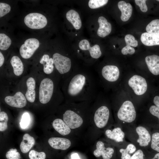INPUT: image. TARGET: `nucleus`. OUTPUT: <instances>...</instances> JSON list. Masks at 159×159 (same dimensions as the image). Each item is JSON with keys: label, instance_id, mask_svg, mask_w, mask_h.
Masks as SVG:
<instances>
[{"label": "nucleus", "instance_id": "f257e3e1", "mask_svg": "<svg viewBox=\"0 0 159 159\" xmlns=\"http://www.w3.org/2000/svg\"><path fill=\"white\" fill-rule=\"evenodd\" d=\"M125 138L138 148L148 150L150 143L152 133L150 128L136 123L123 126Z\"/></svg>", "mask_w": 159, "mask_h": 159}, {"label": "nucleus", "instance_id": "f03ea898", "mask_svg": "<svg viewBox=\"0 0 159 159\" xmlns=\"http://www.w3.org/2000/svg\"><path fill=\"white\" fill-rule=\"evenodd\" d=\"M137 118V112L133 103L130 100H126L118 110L115 123L122 127L136 123Z\"/></svg>", "mask_w": 159, "mask_h": 159}, {"label": "nucleus", "instance_id": "7ed1b4c3", "mask_svg": "<svg viewBox=\"0 0 159 159\" xmlns=\"http://www.w3.org/2000/svg\"><path fill=\"white\" fill-rule=\"evenodd\" d=\"M93 154L101 159H117L115 146L106 139L97 142Z\"/></svg>", "mask_w": 159, "mask_h": 159}, {"label": "nucleus", "instance_id": "20e7f679", "mask_svg": "<svg viewBox=\"0 0 159 159\" xmlns=\"http://www.w3.org/2000/svg\"><path fill=\"white\" fill-rule=\"evenodd\" d=\"M104 132L106 140L114 145H120L126 141L122 126L116 123L106 129Z\"/></svg>", "mask_w": 159, "mask_h": 159}, {"label": "nucleus", "instance_id": "39448f33", "mask_svg": "<svg viewBox=\"0 0 159 159\" xmlns=\"http://www.w3.org/2000/svg\"><path fill=\"white\" fill-rule=\"evenodd\" d=\"M94 120L97 127L103 130L104 131L114 123L111 118L110 110L105 105H102L96 110L94 114Z\"/></svg>", "mask_w": 159, "mask_h": 159}, {"label": "nucleus", "instance_id": "423d86ee", "mask_svg": "<svg viewBox=\"0 0 159 159\" xmlns=\"http://www.w3.org/2000/svg\"><path fill=\"white\" fill-rule=\"evenodd\" d=\"M87 79L83 74H78L72 77L69 84L67 92L70 96L79 95L84 90L86 85Z\"/></svg>", "mask_w": 159, "mask_h": 159}, {"label": "nucleus", "instance_id": "0eeeda50", "mask_svg": "<svg viewBox=\"0 0 159 159\" xmlns=\"http://www.w3.org/2000/svg\"><path fill=\"white\" fill-rule=\"evenodd\" d=\"M24 22L26 25L32 29H40L47 25V21L43 14L37 13H32L27 15L24 18Z\"/></svg>", "mask_w": 159, "mask_h": 159}, {"label": "nucleus", "instance_id": "6e6552de", "mask_svg": "<svg viewBox=\"0 0 159 159\" xmlns=\"http://www.w3.org/2000/svg\"><path fill=\"white\" fill-rule=\"evenodd\" d=\"M54 90V84L49 78L43 79L41 82L39 90V99L43 104L49 102L52 96Z\"/></svg>", "mask_w": 159, "mask_h": 159}, {"label": "nucleus", "instance_id": "1a4fd4ad", "mask_svg": "<svg viewBox=\"0 0 159 159\" xmlns=\"http://www.w3.org/2000/svg\"><path fill=\"white\" fill-rule=\"evenodd\" d=\"M114 145L117 159H130L138 148L132 143L127 141L121 144Z\"/></svg>", "mask_w": 159, "mask_h": 159}, {"label": "nucleus", "instance_id": "9d476101", "mask_svg": "<svg viewBox=\"0 0 159 159\" xmlns=\"http://www.w3.org/2000/svg\"><path fill=\"white\" fill-rule=\"evenodd\" d=\"M39 46V42L37 39L30 38L27 39L20 48V54L24 59L29 58L32 56Z\"/></svg>", "mask_w": 159, "mask_h": 159}, {"label": "nucleus", "instance_id": "9b49d317", "mask_svg": "<svg viewBox=\"0 0 159 159\" xmlns=\"http://www.w3.org/2000/svg\"><path fill=\"white\" fill-rule=\"evenodd\" d=\"M53 59L56 69L61 74L68 72L71 67L70 58L57 53L54 54Z\"/></svg>", "mask_w": 159, "mask_h": 159}, {"label": "nucleus", "instance_id": "f8f14e48", "mask_svg": "<svg viewBox=\"0 0 159 159\" xmlns=\"http://www.w3.org/2000/svg\"><path fill=\"white\" fill-rule=\"evenodd\" d=\"M128 84L137 95L144 94L147 89V84L145 79L137 75L131 77L128 81Z\"/></svg>", "mask_w": 159, "mask_h": 159}, {"label": "nucleus", "instance_id": "ddd939ff", "mask_svg": "<svg viewBox=\"0 0 159 159\" xmlns=\"http://www.w3.org/2000/svg\"><path fill=\"white\" fill-rule=\"evenodd\" d=\"M63 120L71 129H75L81 126L83 123L82 117L72 110H66L63 115Z\"/></svg>", "mask_w": 159, "mask_h": 159}, {"label": "nucleus", "instance_id": "4468645a", "mask_svg": "<svg viewBox=\"0 0 159 159\" xmlns=\"http://www.w3.org/2000/svg\"><path fill=\"white\" fill-rule=\"evenodd\" d=\"M4 101L9 105L18 108L24 107L27 103L26 98L20 92H16L14 96H6L4 98Z\"/></svg>", "mask_w": 159, "mask_h": 159}, {"label": "nucleus", "instance_id": "2eb2a0df", "mask_svg": "<svg viewBox=\"0 0 159 159\" xmlns=\"http://www.w3.org/2000/svg\"><path fill=\"white\" fill-rule=\"evenodd\" d=\"M102 74L103 77L106 80L113 82L118 79L120 76V71L117 66L107 65L102 68Z\"/></svg>", "mask_w": 159, "mask_h": 159}, {"label": "nucleus", "instance_id": "dca6fc26", "mask_svg": "<svg viewBox=\"0 0 159 159\" xmlns=\"http://www.w3.org/2000/svg\"><path fill=\"white\" fill-rule=\"evenodd\" d=\"M79 46L82 50H89L90 56L93 58L98 59L102 54L99 45L95 44L91 47L89 42L86 39L81 40L79 44Z\"/></svg>", "mask_w": 159, "mask_h": 159}, {"label": "nucleus", "instance_id": "f3484780", "mask_svg": "<svg viewBox=\"0 0 159 159\" xmlns=\"http://www.w3.org/2000/svg\"><path fill=\"white\" fill-rule=\"evenodd\" d=\"M48 142L50 146L56 149L65 150L71 145V142L68 139L59 137H52L50 138Z\"/></svg>", "mask_w": 159, "mask_h": 159}, {"label": "nucleus", "instance_id": "a211bd4d", "mask_svg": "<svg viewBox=\"0 0 159 159\" xmlns=\"http://www.w3.org/2000/svg\"><path fill=\"white\" fill-rule=\"evenodd\" d=\"M99 27L97 30V34L100 37H104L111 32L112 26L111 24L107 21L104 17L101 16L98 19Z\"/></svg>", "mask_w": 159, "mask_h": 159}, {"label": "nucleus", "instance_id": "6ab92c4d", "mask_svg": "<svg viewBox=\"0 0 159 159\" xmlns=\"http://www.w3.org/2000/svg\"><path fill=\"white\" fill-rule=\"evenodd\" d=\"M145 61L150 72L154 75L159 74V56L153 55L147 56Z\"/></svg>", "mask_w": 159, "mask_h": 159}, {"label": "nucleus", "instance_id": "aec40b11", "mask_svg": "<svg viewBox=\"0 0 159 159\" xmlns=\"http://www.w3.org/2000/svg\"><path fill=\"white\" fill-rule=\"evenodd\" d=\"M118 6L121 12V20L123 21L128 20L131 16L132 8L131 5L124 1H120L118 3Z\"/></svg>", "mask_w": 159, "mask_h": 159}, {"label": "nucleus", "instance_id": "412c9836", "mask_svg": "<svg viewBox=\"0 0 159 159\" xmlns=\"http://www.w3.org/2000/svg\"><path fill=\"white\" fill-rule=\"evenodd\" d=\"M27 90L25 97L27 100L30 102H33L35 99L36 93L35 90L36 82L32 77L28 78L26 82Z\"/></svg>", "mask_w": 159, "mask_h": 159}, {"label": "nucleus", "instance_id": "4be33fe9", "mask_svg": "<svg viewBox=\"0 0 159 159\" xmlns=\"http://www.w3.org/2000/svg\"><path fill=\"white\" fill-rule=\"evenodd\" d=\"M140 40L142 43L146 46L159 45V35L144 32L141 36Z\"/></svg>", "mask_w": 159, "mask_h": 159}, {"label": "nucleus", "instance_id": "5701e85b", "mask_svg": "<svg viewBox=\"0 0 159 159\" xmlns=\"http://www.w3.org/2000/svg\"><path fill=\"white\" fill-rule=\"evenodd\" d=\"M67 20L76 29H79L82 26V21L78 13L73 9L69 11L66 14Z\"/></svg>", "mask_w": 159, "mask_h": 159}, {"label": "nucleus", "instance_id": "b1692460", "mask_svg": "<svg viewBox=\"0 0 159 159\" xmlns=\"http://www.w3.org/2000/svg\"><path fill=\"white\" fill-rule=\"evenodd\" d=\"M52 126L57 131L63 135H68L71 132V129L63 120L60 119L54 120L52 122Z\"/></svg>", "mask_w": 159, "mask_h": 159}, {"label": "nucleus", "instance_id": "393cba45", "mask_svg": "<svg viewBox=\"0 0 159 159\" xmlns=\"http://www.w3.org/2000/svg\"><path fill=\"white\" fill-rule=\"evenodd\" d=\"M35 141L34 138L27 133L24 134L21 142L20 148L23 153H28L34 145Z\"/></svg>", "mask_w": 159, "mask_h": 159}, {"label": "nucleus", "instance_id": "a878e982", "mask_svg": "<svg viewBox=\"0 0 159 159\" xmlns=\"http://www.w3.org/2000/svg\"><path fill=\"white\" fill-rule=\"evenodd\" d=\"M40 63L43 65V71L47 74L51 73L54 69L53 58H49L48 55L44 54L40 61Z\"/></svg>", "mask_w": 159, "mask_h": 159}, {"label": "nucleus", "instance_id": "bb28decb", "mask_svg": "<svg viewBox=\"0 0 159 159\" xmlns=\"http://www.w3.org/2000/svg\"><path fill=\"white\" fill-rule=\"evenodd\" d=\"M11 64L13 68L14 74L17 76H19L23 73L24 70V65L20 58L16 56H14L11 58Z\"/></svg>", "mask_w": 159, "mask_h": 159}, {"label": "nucleus", "instance_id": "cd10ccee", "mask_svg": "<svg viewBox=\"0 0 159 159\" xmlns=\"http://www.w3.org/2000/svg\"><path fill=\"white\" fill-rule=\"evenodd\" d=\"M146 30L148 33L159 35V19L151 21L146 26Z\"/></svg>", "mask_w": 159, "mask_h": 159}, {"label": "nucleus", "instance_id": "c85d7f7f", "mask_svg": "<svg viewBox=\"0 0 159 159\" xmlns=\"http://www.w3.org/2000/svg\"><path fill=\"white\" fill-rule=\"evenodd\" d=\"M149 148L159 153V132L155 131L152 133Z\"/></svg>", "mask_w": 159, "mask_h": 159}, {"label": "nucleus", "instance_id": "c756f323", "mask_svg": "<svg viewBox=\"0 0 159 159\" xmlns=\"http://www.w3.org/2000/svg\"><path fill=\"white\" fill-rule=\"evenodd\" d=\"M11 41L10 38L4 33L0 34V49L2 50H7L10 46Z\"/></svg>", "mask_w": 159, "mask_h": 159}, {"label": "nucleus", "instance_id": "7c9ffc66", "mask_svg": "<svg viewBox=\"0 0 159 159\" xmlns=\"http://www.w3.org/2000/svg\"><path fill=\"white\" fill-rule=\"evenodd\" d=\"M8 117L6 113L4 111L0 113V131H4L7 128Z\"/></svg>", "mask_w": 159, "mask_h": 159}, {"label": "nucleus", "instance_id": "2f4dec72", "mask_svg": "<svg viewBox=\"0 0 159 159\" xmlns=\"http://www.w3.org/2000/svg\"><path fill=\"white\" fill-rule=\"evenodd\" d=\"M148 150L138 148L130 159H148Z\"/></svg>", "mask_w": 159, "mask_h": 159}, {"label": "nucleus", "instance_id": "473e14b6", "mask_svg": "<svg viewBox=\"0 0 159 159\" xmlns=\"http://www.w3.org/2000/svg\"><path fill=\"white\" fill-rule=\"evenodd\" d=\"M108 1L107 0H90L88 6L91 9H96L105 5Z\"/></svg>", "mask_w": 159, "mask_h": 159}, {"label": "nucleus", "instance_id": "72a5a7b5", "mask_svg": "<svg viewBox=\"0 0 159 159\" xmlns=\"http://www.w3.org/2000/svg\"><path fill=\"white\" fill-rule=\"evenodd\" d=\"M29 156L30 159H45L46 155L44 152H38L32 150L29 152Z\"/></svg>", "mask_w": 159, "mask_h": 159}, {"label": "nucleus", "instance_id": "f704fd0d", "mask_svg": "<svg viewBox=\"0 0 159 159\" xmlns=\"http://www.w3.org/2000/svg\"><path fill=\"white\" fill-rule=\"evenodd\" d=\"M30 120V116L29 113L27 112L24 113L20 122L21 127L23 129L27 128L29 125Z\"/></svg>", "mask_w": 159, "mask_h": 159}, {"label": "nucleus", "instance_id": "c9c22d12", "mask_svg": "<svg viewBox=\"0 0 159 159\" xmlns=\"http://www.w3.org/2000/svg\"><path fill=\"white\" fill-rule=\"evenodd\" d=\"M6 156L7 159H20V155L17 152L16 149L11 148L6 153Z\"/></svg>", "mask_w": 159, "mask_h": 159}, {"label": "nucleus", "instance_id": "e433bc0d", "mask_svg": "<svg viewBox=\"0 0 159 159\" xmlns=\"http://www.w3.org/2000/svg\"><path fill=\"white\" fill-rule=\"evenodd\" d=\"M126 45L136 47L138 45V42L135 39L134 37L132 35L128 34L125 37Z\"/></svg>", "mask_w": 159, "mask_h": 159}, {"label": "nucleus", "instance_id": "4c0bfd02", "mask_svg": "<svg viewBox=\"0 0 159 159\" xmlns=\"http://www.w3.org/2000/svg\"><path fill=\"white\" fill-rule=\"evenodd\" d=\"M11 7L8 4L0 3V17L1 18L8 13L10 11Z\"/></svg>", "mask_w": 159, "mask_h": 159}, {"label": "nucleus", "instance_id": "58836bf2", "mask_svg": "<svg viewBox=\"0 0 159 159\" xmlns=\"http://www.w3.org/2000/svg\"><path fill=\"white\" fill-rule=\"evenodd\" d=\"M145 0H135L136 4L140 7L141 11L145 12L148 11V7L146 4Z\"/></svg>", "mask_w": 159, "mask_h": 159}, {"label": "nucleus", "instance_id": "ea45409f", "mask_svg": "<svg viewBox=\"0 0 159 159\" xmlns=\"http://www.w3.org/2000/svg\"><path fill=\"white\" fill-rule=\"evenodd\" d=\"M149 113L158 118L159 120V108L155 105H152L149 108Z\"/></svg>", "mask_w": 159, "mask_h": 159}, {"label": "nucleus", "instance_id": "a19ab883", "mask_svg": "<svg viewBox=\"0 0 159 159\" xmlns=\"http://www.w3.org/2000/svg\"><path fill=\"white\" fill-rule=\"evenodd\" d=\"M135 49L130 46L126 45L122 48L121 50L122 54L124 55L129 54H132L135 52Z\"/></svg>", "mask_w": 159, "mask_h": 159}, {"label": "nucleus", "instance_id": "79ce46f5", "mask_svg": "<svg viewBox=\"0 0 159 159\" xmlns=\"http://www.w3.org/2000/svg\"><path fill=\"white\" fill-rule=\"evenodd\" d=\"M147 158L148 159H159V153L157 152L152 157L148 150Z\"/></svg>", "mask_w": 159, "mask_h": 159}, {"label": "nucleus", "instance_id": "37998d69", "mask_svg": "<svg viewBox=\"0 0 159 159\" xmlns=\"http://www.w3.org/2000/svg\"><path fill=\"white\" fill-rule=\"evenodd\" d=\"M153 101L155 105L159 108V96H155L154 97Z\"/></svg>", "mask_w": 159, "mask_h": 159}, {"label": "nucleus", "instance_id": "c03bdc74", "mask_svg": "<svg viewBox=\"0 0 159 159\" xmlns=\"http://www.w3.org/2000/svg\"><path fill=\"white\" fill-rule=\"evenodd\" d=\"M4 59L3 55L0 52V67H1L3 64L4 62Z\"/></svg>", "mask_w": 159, "mask_h": 159}, {"label": "nucleus", "instance_id": "a18cd8bd", "mask_svg": "<svg viewBox=\"0 0 159 159\" xmlns=\"http://www.w3.org/2000/svg\"><path fill=\"white\" fill-rule=\"evenodd\" d=\"M71 159H80V158L77 153H74L72 155Z\"/></svg>", "mask_w": 159, "mask_h": 159}, {"label": "nucleus", "instance_id": "49530a36", "mask_svg": "<svg viewBox=\"0 0 159 159\" xmlns=\"http://www.w3.org/2000/svg\"><path fill=\"white\" fill-rule=\"evenodd\" d=\"M157 1H159V0H157Z\"/></svg>", "mask_w": 159, "mask_h": 159}]
</instances>
